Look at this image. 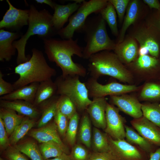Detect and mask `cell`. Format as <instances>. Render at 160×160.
I'll return each mask as SVG.
<instances>
[{
  "mask_svg": "<svg viewBox=\"0 0 160 160\" xmlns=\"http://www.w3.org/2000/svg\"><path fill=\"white\" fill-rule=\"evenodd\" d=\"M43 40L44 52L48 60L55 63L60 68L63 76H85V68L81 64L75 63L72 59L74 55L83 57L84 48L79 45L77 39L60 40L50 38Z\"/></svg>",
  "mask_w": 160,
  "mask_h": 160,
  "instance_id": "cell-1",
  "label": "cell"
},
{
  "mask_svg": "<svg viewBox=\"0 0 160 160\" xmlns=\"http://www.w3.org/2000/svg\"><path fill=\"white\" fill-rule=\"evenodd\" d=\"M28 27L27 31L19 39L15 41L13 45L17 52L16 62L17 65L25 63L30 58L26 56L25 49L27 41L32 36L37 35L43 39L51 38L57 34L52 21V15L46 9L40 11L35 6H30Z\"/></svg>",
  "mask_w": 160,
  "mask_h": 160,
  "instance_id": "cell-2",
  "label": "cell"
},
{
  "mask_svg": "<svg viewBox=\"0 0 160 160\" xmlns=\"http://www.w3.org/2000/svg\"><path fill=\"white\" fill-rule=\"evenodd\" d=\"M88 60L90 77L97 79L100 76H108L121 82L135 84L132 74L114 52L102 51L92 55Z\"/></svg>",
  "mask_w": 160,
  "mask_h": 160,
  "instance_id": "cell-3",
  "label": "cell"
},
{
  "mask_svg": "<svg viewBox=\"0 0 160 160\" xmlns=\"http://www.w3.org/2000/svg\"><path fill=\"white\" fill-rule=\"evenodd\" d=\"M32 52L28 61L15 68V73L19 77L12 84L14 90L31 83H40L51 79L56 75V70L48 65L41 51L33 48Z\"/></svg>",
  "mask_w": 160,
  "mask_h": 160,
  "instance_id": "cell-4",
  "label": "cell"
},
{
  "mask_svg": "<svg viewBox=\"0 0 160 160\" xmlns=\"http://www.w3.org/2000/svg\"><path fill=\"white\" fill-rule=\"evenodd\" d=\"M105 23L99 13L87 20L80 31L84 33L86 43L83 58L88 59L99 52L114 50L116 44L108 36Z\"/></svg>",
  "mask_w": 160,
  "mask_h": 160,
  "instance_id": "cell-5",
  "label": "cell"
},
{
  "mask_svg": "<svg viewBox=\"0 0 160 160\" xmlns=\"http://www.w3.org/2000/svg\"><path fill=\"white\" fill-rule=\"evenodd\" d=\"M77 75L63 76L62 75L56 79L57 90L56 95H64L69 97L75 104L77 110H86L92 100L89 99L88 90L85 83L80 80Z\"/></svg>",
  "mask_w": 160,
  "mask_h": 160,
  "instance_id": "cell-6",
  "label": "cell"
},
{
  "mask_svg": "<svg viewBox=\"0 0 160 160\" xmlns=\"http://www.w3.org/2000/svg\"><path fill=\"white\" fill-rule=\"evenodd\" d=\"M108 0L84 1L78 9L69 18L68 25L57 32L63 39L73 38L76 32H80L88 17L93 13L99 14L107 5Z\"/></svg>",
  "mask_w": 160,
  "mask_h": 160,
  "instance_id": "cell-7",
  "label": "cell"
},
{
  "mask_svg": "<svg viewBox=\"0 0 160 160\" xmlns=\"http://www.w3.org/2000/svg\"><path fill=\"white\" fill-rule=\"evenodd\" d=\"M125 65L135 82L160 80V57L156 58L148 55L139 56L134 61Z\"/></svg>",
  "mask_w": 160,
  "mask_h": 160,
  "instance_id": "cell-8",
  "label": "cell"
},
{
  "mask_svg": "<svg viewBox=\"0 0 160 160\" xmlns=\"http://www.w3.org/2000/svg\"><path fill=\"white\" fill-rule=\"evenodd\" d=\"M97 79L91 77L85 82L88 90L89 97H105L109 95H119L129 93L138 92L142 85L127 84L113 82L105 84L99 83Z\"/></svg>",
  "mask_w": 160,
  "mask_h": 160,
  "instance_id": "cell-9",
  "label": "cell"
},
{
  "mask_svg": "<svg viewBox=\"0 0 160 160\" xmlns=\"http://www.w3.org/2000/svg\"><path fill=\"white\" fill-rule=\"evenodd\" d=\"M108 152L114 160H148L149 159V156L147 153L125 139L114 140L108 135Z\"/></svg>",
  "mask_w": 160,
  "mask_h": 160,
  "instance_id": "cell-10",
  "label": "cell"
},
{
  "mask_svg": "<svg viewBox=\"0 0 160 160\" xmlns=\"http://www.w3.org/2000/svg\"><path fill=\"white\" fill-rule=\"evenodd\" d=\"M132 37L140 46L146 47L150 55L156 58L160 57V34L155 28L146 23V25L137 28Z\"/></svg>",
  "mask_w": 160,
  "mask_h": 160,
  "instance_id": "cell-11",
  "label": "cell"
},
{
  "mask_svg": "<svg viewBox=\"0 0 160 160\" xmlns=\"http://www.w3.org/2000/svg\"><path fill=\"white\" fill-rule=\"evenodd\" d=\"M120 110L107 102L105 111L106 127L104 132L114 140L125 138V118L121 115Z\"/></svg>",
  "mask_w": 160,
  "mask_h": 160,
  "instance_id": "cell-12",
  "label": "cell"
},
{
  "mask_svg": "<svg viewBox=\"0 0 160 160\" xmlns=\"http://www.w3.org/2000/svg\"><path fill=\"white\" fill-rule=\"evenodd\" d=\"M6 1L9 8L0 22V29L5 28L17 31L23 26L28 25L29 10L17 8L9 0Z\"/></svg>",
  "mask_w": 160,
  "mask_h": 160,
  "instance_id": "cell-13",
  "label": "cell"
},
{
  "mask_svg": "<svg viewBox=\"0 0 160 160\" xmlns=\"http://www.w3.org/2000/svg\"><path fill=\"white\" fill-rule=\"evenodd\" d=\"M110 103L116 105L119 110L132 117L137 119L143 116L142 103L137 96L127 93L110 96Z\"/></svg>",
  "mask_w": 160,
  "mask_h": 160,
  "instance_id": "cell-14",
  "label": "cell"
},
{
  "mask_svg": "<svg viewBox=\"0 0 160 160\" xmlns=\"http://www.w3.org/2000/svg\"><path fill=\"white\" fill-rule=\"evenodd\" d=\"M132 127L143 137L152 144L160 146V128L142 117L130 121Z\"/></svg>",
  "mask_w": 160,
  "mask_h": 160,
  "instance_id": "cell-15",
  "label": "cell"
},
{
  "mask_svg": "<svg viewBox=\"0 0 160 160\" xmlns=\"http://www.w3.org/2000/svg\"><path fill=\"white\" fill-rule=\"evenodd\" d=\"M28 135L40 143L54 141L60 145L64 153L68 154V149L61 140L54 121L42 127L31 129L29 132Z\"/></svg>",
  "mask_w": 160,
  "mask_h": 160,
  "instance_id": "cell-16",
  "label": "cell"
},
{
  "mask_svg": "<svg viewBox=\"0 0 160 160\" xmlns=\"http://www.w3.org/2000/svg\"><path fill=\"white\" fill-rule=\"evenodd\" d=\"M137 42L132 37L124 39L121 42L116 44L113 50L120 61L126 65L135 60L138 57Z\"/></svg>",
  "mask_w": 160,
  "mask_h": 160,
  "instance_id": "cell-17",
  "label": "cell"
},
{
  "mask_svg": "<svg viewBox=\"0 0 160 160\" xmlns=\"http://www.w3.org/2000/svg\"><path fill=\"white\" fill-rule=\"evenodd\" d=\"M107 102L105 97L93 98L86 110L95 127L103 130L106 127L105 111Z\"/></svg>",
  "mask_w": 160,
  "mask_h": 160,
  "instance_id": "cell-18",
  "label": "cell"
},
{
  "mask_svg": "<svg viewBox=\"0 0 160 160\" xmlns=\"http://www.w3.org/2000/svg\"><path fill=\"white\" fill-rule=\"evenodd\" d=\"M83 0L75 1V2L66 5H60L55 3L54 12L52 16V21L53 27L57 32L63 28L64 24L70 17L76 12Z\"/></svg>",
  "mask_w": 160,
  "mask_h": 160,
  "instance_id": "cell-19",
  "label": "cell"
},
{
  "mask_svg": "<svg viewBox=\"0 0 160 160\" xmlns=\"http://www.w3.org/2000/svg\"><path fill=\"white\" fill-rule=\"evenodd\" d=\"M0 106L12 110L20 115L33 119H36L41 114L39 109L33 104L23 100L0 99Z\"/></svg>",
  "mask_w": 160,
  "mask_h": 160,
  "instance_id": "cell-20",
  "label": "cell"
},
{
  "mask_svg": "<svg viewBox=\"0 0 160 160\" xmlns=\"http://www.w3.org/2000/svg\"><path fill=\"white\" fill-rule=\"evenodd\" d=\"M22 35L18 32H11L0 30V61H9L15 54L16 49L13 43Z\"/></svg>",
  "mask_w": 160,
  "mask_h": 160,
  "instance_id": "cell-21",
  "label": "cell"
},
{
  "mask_svg": "<svg viewBox=\"0 0 160 160\" xmlns=\"http://www.w3.org/2000/svg\"><path fill=\"white\" fill-rule=\"evenodd\" d=\"M140 7L139 1H130L127 9L122 25L118 36L116 44L120 43L124 40L125 33L127 29L137 20L140 12Z\"/></svg>",
  "mask_w": 160,
  "mask_h": 160,
  "instance_id": "cell-22",
  "label": "cell"
},
{
  "mask_svg": "<svg viewBox=\"0 0 160 160\" xmlns=\"http://www.w3.org/2000/svg\"><path fill=\"white\" fill-rule=\"evenodd\" d=\"M39 83L34 82L15 90L11 93L1 96L0 99L7 100H22L33 104Z\"/></svg>",
  "mask_w": 160,
  "mask_h": 160,
  "instance_id": "cell-23",
  "label": "cell"
},
{
  "mask_svg": "<svg viewBox=\"0 0 160 160\" xmlns=\"http://www.w3.org/2000/svg\"><path fill=\"white\" fill-rule=\"evenodd\" d=\"M125 138L130 143L137 146L150 154L154 152L159 147L150 143L140 135L132 127L125 125Z\"/></svg>",
  "mask_w": 160,
  "mask_h": 160,
  "instance_id": "cell-24",
  "label": "cell"
},
{
  "mask_svg": "<svg viewBox=\"0 0 160 160\" xmlns=\"http://www.w3.org/2000/svg\"><path fill=\"white\" fill-rule=\"evenodd\" d=\"M137 96L140 101H160V80L145 82L138 91Z\"/></svg>",
  "mask_w": 160,
  "mask_h": 160,
  "instance_id": "cell-25",
  "label": "cell"
},
{
  "mask_svg": "<svg viewBox=\"0 0 160 160\" xmlns=\"http://www.w3.org/2000/svg\"><path fill=\"white\" fill-rule=\"evenodd\" d=\"M60 95H56L41 104L40 110L41 116L37 125L38 128L46 125L54 118L57 109V102Z\"/></svg>",
  "mask_w": 160,
  "mask_h": 160,
  "instance_id": "cell-26",
  "label": "cell"
},
{
  "mask_svg": "<svg viewBox=\"0 0 160 160\" xmlns=\"http://www.w3.org/2000/svg\"><path fill=\"white\" fill-rule=\"evenodd\" d=\"M57 90V86L52 79L40 83L33 104L38 107L42 103L56 95Z\"/></svg>",
  "mask_w": 160,
  "mask_h": 160,
  "instance_id": "cell-27",
  "label": "cell"
},
{
  "mask_svg": "<svg viewBox=\"0 0 160 160\" xmlns=\"http://www.w3.org/2000/svg\"><path fill=\"white\" fill-rule=\"evenodd\" d=\"M24 116L17 114L12 110L0 108V118L3 122L8 136H10L15 128L21 123Z\"/></svg>",
  "mask_w": 160,
  "mask_h": 160,
  "instance_id": "cell-28",
  "label": "cell"
},
{
  "mask_svg": "<svg viewBox=\"0 0 160 160\" xmlns=\"http://www.w3.org/2000/svg\"><path fill=\"white\" fill-rule=\"evenodd\" d=\"M36 119L25 116L21 123L18 125L9 137L11 145L14 146L22 139L34 127Z\"/></svg>",
  "mask_w": 160,
  "mask_h": 160,
  "instance_id": "cell-29",
  "label": "cell"
},
{
  "mask_svg": "<svg viewBox=\"0 0 160 160\" xmlns=\"http://www.w3.org/2000/svg\"><path fill=\"white\" fill-rule=\"evenodd\" d=\"M14 146L31 160H44L39 145L33 140L27 139Z\"/></svg>",
  "mask_w": 160,
  "mask_h": 160,
  "instance_id": "cell-30",
  "label": "cell"
},
{
  "mask_svg": "<svg viewBox=\"0 0 160 160\" xmlns=\"http://www.w3.org/2000/svg\"><path fill=\"white\" fill-rule=\"evenodd\" d=\"M108 135L99 128H93L91 146L95 152H106L109 151Z\"/></svg>",
  "mask_w": 160,
  "mask_h": 160,
  "instance_id": "cell-31",
  "label": "cell"
},
{
  "mask_svg": "<svg viewBox=\"0 0 160 160\" xmlns=\"http://www.w3.org/2000/svg\"><path fill=\"white\" fill-rule=\"evenodd\" d=\"M143 116L160 128V103L144 102L142 103Z\"/></svg>",
  "mask_w": 160,
  "mask_h": 160,
  "instance_id": "cell-32",
  "label": "cell"
},
{
  "mask_svg": "<svg viewBox=\"0 0 160 160\" xmlns=\"http://www.w3.org/2000/svg\"><path fill=\"white\" fill-rule=\"evenodd\" d=\"M116 13L113 6L108 0L106 6L100 11L99 14L107 23L112 34L118 36L119 32L118 28Z\"/></svg>",
  "mask_w": 160,
  "mask_h": 160,
  "instance_id": "cell-33",
  "label": "cell"
},
{
  "mask_svg": "<svg viewBox=\"0 0 160 160\" xmlns=\"http://www.w3.org/2000/svg\"><path fill=\"white\" fill-rule=\"evenodd\" d=\"M79 130L80 141L87 147L91 146L92 132L91 120L86 111L82 117Z\"/></svg>",
  "mask_w": 160,
  "mask_h": 160,
  "instance_id": "cell-34",
  "label": "cell"
},
{
  "mask_svg": "<svg viewBox=\"0 0 160 160\" xmlns=\"http://www.w3.org/2000/svg\"><path fill=\"white\" fill-rule=\"evenodd\" d=\"M39 146L44 160L57 157L64 153L60 145L54 141L41 143Z\"/></svg>",
  "mask_w": 160,
  "mask_h": 160,
  "instance_id": "cell-35",
  "label": "cell"
},
{
  "mask_svg": "<svg viewBox=\"0 0 160 160\" xmlns=\"http://www.w3.org/2000/svg\"><path fill=\"white\" fill-rule=\"evenodd\" d=\"M57 107L59 111L69 120L77 112L74 103L69 97L65 95H60Z\"/></svg>",
  "mask_w": 160,
  "mask_h": 160,
  "instance_id": "cell-36",
  "label": "cell"
},
{
  "mask_svg": "<svg viewBox=\"0 0 160 160\" xmlns=\"http://www.w3.org/2000/svg\"><path fill=\"white\" fill-rule=\"evenodd\" d=\"M79 120V116L76 113L69 120L65 135V139L71 146L74 145L76 138Z\"/></svg>",
  "mask_w": 160,
  "mask_h": 160,
  "instance_id": "cell-37",
  "label": "cell"
},
{
  "mask_svg": "<svg viewBox=\"0 0 160 160\" xmlns=\"http://www.w3.org/2000/svg\"><path fill=\"white\" fill-rule=\"evenodd\" d=\"M69 155L72 160H89L90 154L83 146L76 144L73 146Z\"/></svg>",
  "mask_w": 160,
  "mask_h": 160,
  "instance_id": "cell-38",
  "label": "cell"
},
{
  "mask_svg": "<svg viewBox=\"0 0 160 160\" xmlns=\"http://www.w3.org/2000/svg\"><path fill=\"white\" fill-rule=\"evenodd\" d=\"M54 118L59 133L62 136L65 137L68 124V119L58 108Z\"/></svg>",
  "mask_w": 160,
  "mask_h": 160,
  "instance_id": "cell-39",
  "label": "cell"
},
{
  "mask_svg": "<svg viewBox=\"0 0 160 160\" xmlns=\"http://www.w3.org/2000/svg\"><path fill=\"white\" fill-rule=\"evenodd\" d=\"M113 5L118 15L119 21L121 23L123 21L125 12L130 0H109Z\"/></svg>",
  "mask_w": 160,
  "mask_h": 160,
  "instance_id": "cell-40",
  "label": "cell"
},
{
  "mask_svg": "<svg viewBox=\"0 0 160 160\" xmlns=\"http://www.w3.org/2000/svg\"><path fill=\"white\" fill-rule=\"evenodd\" d=\"M14 146L10 145L5 150V156L8 160H28Z\"/></svg>",
  "mask_w": 160,
  "mask_h": 160,
  "instance_id": "cell-41",
  "label": "cell"
},
{
  "mask_svg": "<svg viewBox=\"0 0 160 160\" xmlns=\"http://www.w3.org/2000/svg\"><path fill=\"white\" fill-rule=\"evenodd\" d=\"M10 145L9 137L2 119L0 118V146L1 150H6Z\"/></svg>",
  "mask_w": 160,
  "mask_h": 160,
  "instance_id": "cell-42",
  "label": "cell"
},
{
  "mask_svg": "<svg viewBox=\"0 0 160 160\" xmlns=\"http://www.w3.org/2000/svg\"><path fill=\"white\" fill-rule=\"evenodd\" d=\"M146 23L155 28L160 34V10L155 9L148 18Z\"/></svg>",
  "mask_w": 160,
  "mask_h": 160,
  "instance_id": "cell-43",
  "label": "cell"
},
{
  "mask_svg": "<svg viewBox=\"0 0 160 160\" xmlns=\"http://www.w3.org/2000/svg\"><path fill=\"white\" fill-rule=\"evenodd\" d=\"M3 75L0 71V96L12 92L15 90L12 84L6 81L3 78Z\"/></svg>",
  "mask_w": 160,
  "mask_h": 160,
  "instance_id": "cell-44",
  "label": "cell"
},
{
  "mask_svg": "<svg viewBox=\"0 0 160 160\" xmlns=\"http://www.w3.org/2000/svg\"><path fill=\"white\" fill-rule=\"evenodd\" d=\"M89 160H114L109 152H94L90 154Z\"/></svg>",
  "mask_w": 160,
  "mask_h": 160,
  "instance_id": "cell-45",
  "label": "cell"
},
{
  "mask_svg": "<svg viewBox=\"0 0 160 160\" xmlns=\"http://www.w3.org/2000/svg\"><path fill=\"white\" fill-rule=\"evenodd\" d=\"M144 3L146 4L151 9L160 10V2L158 0H143Z\"/></svg>",
  "mask_w": 160,
  "mask_h": 160,
  "instance_id": "cell-46",
  "label": "cell"
},
{
  "mask_svg": "<svg viewBox=\"0 0 160 160\" xmlns=\"http://www.w3.org/2000/svg\"><path fill=\"white\" fill-rule=\"evenodd\" d=\"M148 160H160V146L150 154Z\"/></svg>",
  "mask_w": 160,
  "mask_h": 160,
  "instance_id": "cell-47",
  "label": "cell"
},
{
  "mask_svg": "<svg viewBox=\"0 0 160 160\" xmlns=\"http://www.w3.org/2000/svg\"><path fill=\"white\" fill-rule=\"evenodd\" d=\"M47 160H72L69 155L63 153L61 155L52 159H48Z\"/></svg>",
  "mask_w": 160,
  "mask_h": 160,
  "instance_id": "cell-48",
  "label": "cell"
},
{
  "mask_svg": "<svg viewBox=\"0 0 160 160\" xmlns=\"http://www.w3.org/2000/svg\"><path fill=\"white\" fill-rule=\"evenodd\" d=\"M35 1L38 3L45 4L49 6L52 9H54L55 3L51 0H36Z\"/></svg>",
  "mask_w": 160,
  "mask_h": 160,
  "instance_id": "cell-49",
  "label": "cell"
},
{
  "mask_svg": "<svg viewBox=\"0 0 160 160\" xmlns=\"http://www.w3.org/2000/svg\"><path fill=\"white\" fill-rule=\"evenodd\" d=\"M149 53L148 49L145 47L140 46L138 50V56L147 55Z\"/></svg>",
  "mask_w": 160,
  "mask_h": 160,
  "instance_id": "cell-50",
  "label": "cell"
},
{
  "mask_svg": "<svg viewBox=\"0 0 160 160\" xmlns=\"http://www.w3.org/2000/svg\"><path fill=\"white\" fill-rule=\"evenodd\" d=\"M0 160H4V159H3L1 158H0Z\"/></svg>",
  "mask_w": 160,
  "mask_h": 160,
  "instance_id": "cell-51",
  "label": "cell"
}]
</instances>
